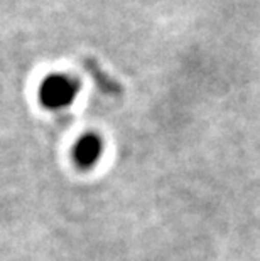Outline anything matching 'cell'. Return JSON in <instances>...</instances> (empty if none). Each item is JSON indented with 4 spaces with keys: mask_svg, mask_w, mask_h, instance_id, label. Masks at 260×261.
I'll return each instance as SVG.
<instances>
[{
    "mask_svg": "<svg viewBox=\"0 0 260 261\" xmlns=\"http://www.w3.org/2000/svg\"><path fill=\"white\" fill-rule=\"evenodd\" d=\"M78 94V85L66 74H49L41 83L39 99L49 110H61L69 107Z\"/></svg>",
    "mask_w": 260,
    "mask_h": 261,
    "instance_id": "1",
    "label": "cell"
},
{
    "mask_svg": "<svg viewBox=\"0 0 260 261\" xmlns=\"http://www.w3.org/2000/svg\"><path fill=\"white\" fill-rule=\"evenodd\" d=\"M102 152H103L102 138L93 135V133H88V135H83L76 142L73 157L76 165H80L81 169H88L98 162V159L102 157Z\"/></svg>",
    "mask_w": 260,
    "mask_h": 261,
    "instance_id": "2",
    "label": "cell"
}]
</instances>
